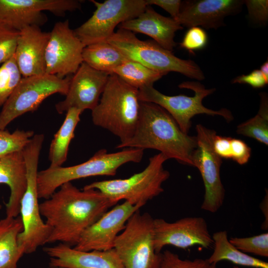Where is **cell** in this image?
Instances as JSON below:
<instances>
[{
    "label": "cell",
    "mask_w": 268,
    "mask_h": 268,
    "mask_svg": "<svg viewBox=\"0 0 268 268\" xmlns=\"http://www.w3.org/2000/svg\"><path fill=\"white\" fill-rule=\"evenodd\" d=\"M231 159L240 165L247 163L251 155V148L240 139L231 138Z\"/></svg>",
    "instance_id": "cell-36"
},
{
    "label": "cell",
    "mask_w": 268,
    "mask_h": 268,
    "mask_svg": "<svg viewBox=\"0 0 268 268\" xmlns=\"http://www.w3.org/2000/svg\"><path fill=\"white\" fill-rule=\"evenodd\" d=\"M19 34V31L0 23V65L14 56Z\"/></svg>",
    "instance_id": "cell-33"
},
{
    "label": "cell",
    "mask_w": 268,
    "mask_h": 268,
    "mask_svg": "<svg viewBox=\"0 0 268 268\" xmlns=\"http://www.w3.org/2000/svg\"><path fill=\"white\" fill-rule=\"evenodd\" d=\"M158 268H217L216 265L210 263L207 259L196 258L182 259L177 254L169 250L162 253Z\"/></svg>",
    "instance_id": "cell-32"
},
{
    "label": "cell",
    "mask_w": 268,
    "mask_h": 268,
    "mask_svg": "<svg viewBox=\"0 0 268 268\" xmlns=\"http://www.w3.org/2000/svg\"><path fill=\"white\" fill-rule=\"evenodd\" d=\"M22 230L20 216H6L0 220V268H17L24 254L18 244V236Z\"/></svg>",
    "instance_id": "cell-23"
},
{
    "label": "cell",
    "mask_w": 268,
    "mask_h": 268,
    "mask_svg": "<svg viewBox=\"0 0 268 268\" xmlns=\"http://www.w3.org/2000/svg\"><path fill=\"white\" fill-rule=\"evenodd\" d=\"M46 54V73L65 78L74 74L83 63L85 46L68 20L57 22L50 32Z\"/></svg>",
    "instance_id": "cell-13"
},
{
    "label": "cell",
    "mask_w": 268,
    "mask_h": 268,
    "mask_svg": "<svg viewBox=\"0 0 268 268\" xmlns=\"http://www.w3.org/2000/svg\"><path fill=\"white\" fill-rule=\"evenodd\" d=\"M110 75L83 62L71 77L65 99L56 104L57 112L63 114L71 108L82 112L93 109L99 101Z\"/></svg>",
    "instance_id": "cell-17"
},
{
    "label": "cell",
    "mask_w": 268,
    "mask_h": 268,
    "mask_svg": "<svg viewBox=\"0 0 268 268\" xmlns=\"http://www.w3.org/2000/svg\"><path fill=\"white\" fill-rule=\"evenodd\" d=\"M51 268H123L114 249L81 251L67 245L44 247Z\"/></svg>",
    "instance_id": "cell-19"
},
{
    "label": "cell",
    "mask_w": 268,
    "mask_h": 268,
    "mask_svg": "<svg viewBox=\"0 0 268 268\" xmlns=\"http://www.w3.org/2000/svg\"><path fill=\"white\" fill-rule=\"evenodd\" d=\"M112 73L138 90L146 86H153L154 82L165 75L131 60L116 67Z\"/></svg>",
    "instance_id": "cell-27"
},
{
    "label": "cell",
    "mask_w": 268,
    "mask_h": 268,
    "mask_svg": "<svg viewBox=\"0 0 268 268\" xmlns=\"http://www.w3.org/2000/svg\"><path fill=\"white\" fill-rule=\"evenodd\" d=\"M138 90L114 73L111 74L96 107L91 110L93 124L111 132L123 143L134 134L140 113Z\"/></svg>",
    "instance_id": "cell-3"
},
{
    "label": "cell",
    "mask_w": 268,
    "mask_h": 268,
    "mask_svg": "<svg viewBox=\"0 0 268 268\" xmlns=\"http://www.w3.org/2000/svg\"><path fill=\"white\" fill-rule=\"evenodd\" d=\"M22 78L14 54L0 66V107L3 106Z\"/></svg>",
    "instance_id": "cell-29"
},
{
    "label": "cell",
    "mask_w": 268,
    "mask_h": 268,
    "mask_svg": "<svg viewBox=\"0 0 268 268\" xmlns=\"http://www.w3.org/2000/svg\"><path fill=\"white\" fill-rule=\"evenodd\" d=\"M142 206L127 201L116 205L84 231L73 248L81 251L114 249L115 241L128 219Z\"/></svg>",
    "instance_id": "cell-16"
},
{
    "label": "cell",
    "mask_w": 268,
    "mask_h": 268,
    "mask_svg": "<svg viewBox=\"0 0 268 268\" xmlns=\"http://www.w3.org/2000/svg\"><path fill=\"white\" fill-rule=\"evenodd\" d=\"M261 104L258 113L237 127L238 134L253 138L266 145L268 144V99L261 93Z\"/></svg>",
    "instance_id": "cell-28"
},
{
    "label": "cell",
    "mask_w": 268,
    "mask_h": 268,
    "mask_svg": "<svg viewBox=\"0 0 268 268\" xmlns=\"http://www.w3.org/2000/svg\"><path fill=\"white\" fill-rule=\"evenodd\" d=\"M119 28L148 35L162 47L172 52L177 45L175 33L183 27L174 18L163 16L147 5L138 16L122 23Z\"/></svg>",
    "instance_id": "cell-21"
},
{
    "label": "cell",
    "mask_w": 268,
    "mask_h": 268,
    "mask_svg": "<svg viewBox=\"0 0 268 268\" xmlns=\"http://www.w3.org/2000/svg\"><path fill=\"white\" fill-rule=\"evenodd\" d=\"M244 5L240 0H188L182 1L175 19L182 26L217 29L224 18L239 13Z\"/></svg>",
    "instance_id": "cell-18"
},
{
    "label": "cell",
    "mask_w": 268,
    "mask_h": 268,
    "mask_svg": "<svg viewBox=\"0 0 268 268\" xmlns=\"http://www.w3.org/2000/svg\"><path fill=\"white\" fill-rule=\"evenodd\" d=\"M82 112L76 108H71L66 112L63 123L55 134L50 144L49 159L50 167L62 166L67 159L68 147L74 137V131L80 121Z\"/></svg>",
    "instance_id": "cell-24"
},
{
    "label": "cell",
    "mask_w": 268,
    "mask_h": 268,
    "mask_svg": "<svg viewBox=\"0 0 268 268\" xmlns=\"http://www.w3.org/2000/svg\"><path fill=\"white\" fill-rule=\"evenodd\" d=\"M147 5H157L167 12L175 19L177 17L182 3L180 0H146Z\"/></svg>",
    "instance_id": "cell-39"
},
{
    "label": "cell",
    "mask_w": 268,
    "mask_h": 268,
    "mask_svg": "<svg viewBox=\"0 0 268 268\" xmlns=\"http://www.w3.org/2000/svg\"><path fill=\"white\" fill-rule=\"evenodd\" d=\"M7 185L10 196L5 204L6 216L16 217L27 186V170L22 150L10 153L0 158V184Z\"/></svg>",
    "instance_id": "cell-22"
},
{
    "label": "cell",
    "mask_w": 268,
    "mask_h": 268,
    "mask_svg": "<svg viewBox=\"0 0 268 268\" xmlns=\"http://www.w3.org/2000/svg\"><path fill=\"white\" fill-rule=\"evenodd\" d=\"M168 158L159 153L149 159L146 168L126 179L94 182L83 189L97 190L117 203L122 200L133 205H144L164 191L163 183L170 177L164 168Z\"/></svg>",
    "instance_id": "cell-7"
},
{
    "label": "cell",
    "mask_w": 268,
    "mask_h": 268,
    "mask_svg": "<svg viewBox=\"0 0 268 268\" xmlns=\"http://www.w3.org/2000/svg\"><path fill=\"white\" fill-rule=\"evenodd\" d=\"M232 83L248 84L254 88L264 87L268 83L260 69L253 70L248 74H243L234 78Z\"/></svg>",
    "instance_id": "cell-37"
},
{
    "label": "cell",
    "mask_w": 268,
    "mask_h": 268,
    "mask_svg": "<svg viewBox=\"0 0 268 268\" xmlns=\"http://www.w3.org/2000/svg\"><path fill=\"white\" fill-rule=\"evenodd\" d=\"M260 71L262 73L266 82L268 83V62L267 61L261 67Z\"/></svg>",
    "instance_id": "cell-40"
},
{
    "label": "cell",
    "mask_w": 268,
    "mask_h": 268,
    "mask_svg": "<svg viewBox=\"0 0 268 268\" xmlns=\"http://www.w3.org/2000/svg\"><path fill=\"white\" fill-rule=\"evenodd\" d=\"M207 41L208 36L204 30L200 27H192L186 32L180 45L190 53H194L204 48Z\"/></svg>",
    "instance_id": "cell-34"
},
{
    "label": "cell",
    "mask_w": 268,
    "mask_h": 268,
    "mask_svg": "<svg viewBox=\"0 0 268 268\" xmlns=\"http://www.w3.org/2000/svg\"><path fill=\"white\" fill-rule=\"evenodd\" d=\"M106 41L118 49L129 60L165 75L174 71L197 80L205 78L202 69L195 61L178 58L155 41L141 40L130 31L119 28Z\"/></svg>",
    "instance_id": "cell-6"
},
{
    "label": "cell",
    "mask_w": 268,
    "mask_h": 268,
    "mask_svg": "<svg viewBox=\"0 0 268 268\" xmlns=\"http://www.w3.org/2000/svg\"><path fill=\"white\" fill-rule=\"evenodd\" d=\"M154 218L148 213L135 212L117 236L114 249L123 268H158L162 253L154 248Z\"/></svg>",
    "instance_id": "cell-8"
},
{
    "label": "cell",
    "mask_w": 268,
    "mask_h": 268,
    "mask_svg": "<svg viewBox=\"0 0 268 268\" xmlns=\"http://www.w3.org/2000/svg\"><path fill=\"white\" fill-rule=\"evenodd\" d=\"M178 86L181 88L193 90L194 95L188 96L180 94L168 96L161 93L153 86H148L138 89V99L140 101L153 103L163 108L186 134H188L192 126L191 119L196 115L220 116L228 122L233 119L231 112L227 109L213 110L202 104L203 99L212 94L215 90V88L206 89L198 81H185Z\"/></svg>",
    "instance_id": "cell-9"
},
{
    "label": "cell",
    "mask_w": 268,
    "mask_h": 268,
    "mask_svg": "<svg viewBox=\"0 0 268 268\" xmlns=\"http://www.w3.org/2000/svg\"><path fill=\"white\" fill-rule=\"evenodd\" d=\"M213 251L207 259L211 264L226 260L235 265L255 268H268V263L242 252L233 246L228 239L226 230L217 231L212 236Z\"/></svg>",
    "instance_id": "cell-25"
},
{
    "label": "cell",
    "mask_w": 268,
    "mask_h": 268,
    "mask_svg": "<svg viewBox=\"0 0 268 268\" xmlns=\"http://www.w3.org/2000/svg\"><path fill=\"white\" fill-rule=\"evenodd\" d=\"M34 135L32 131L17 129L10 133L0 130V158L10 153L22 150Z\"/></svg>",
    "instance_id": "cell-30"
},
{
    "label": "cell",
    "mask_w": 268,
    "mask_h": 268,
    "mask_svg": "<svg viewBox=\"0 0 268 268\" xmlns=\"http://www.w3.org/2000/svg\"><path fill=\"white\" fill-rule=\"evenodd\" d=\"M0 208H1V205H0Z\"/></svg>",
    "instance_id": "cell-42"
},
{
    "label": "cell",
    "mask_w": 268,
    "mask_h": 268,
    "mask_svg": "<svg viewBox=\"0 0 268 268\" xmlns=\"http://www.w3.org/2000/svg\"><path fill=\"white\" fill-rule=\"evenodd\" d=\"M197 145L196 136L184 133L165 109L153 103L140 101L139 117L134 134L116 148L155 149L168 159L193 166L192 155Z\"/></svg>",
    "instance_id": "cell-2"
},
{
    "label": "cell",
    "mask_w": 268,
    "mask_h": 268,
    "mask_svg": "<svg viewBox=\"0 0 268 268\" xmlns=\"http://www.w3.org/2000/svg\"><path fill=\"white\" fill-rule=\"evenodd\" d=\"M196 129L197 145L193 153L192 162L201 174L205 188L201 208L214 213L222 205L225 197L220 175L222 158L213 148V138L216 133L201 124H198Z\"/></svg>",
    "instance_id": "cell-12"
},
{
    "label": "cell",
    "mask_w": 268,
    "mask_h": 268,
    "mask_svg": "<svg viewBox=\"0 0 268 268\" xmlns=\"http://www.w3.org/2000/svg\"><path fill=\"white\" fill-rule=\"evenodd\" d=\"M229 241L242 252L261 257H268V232L249 237L232 238Z\"/></svg>",
    "instance_id": "cell-31"
},
{
    "label": "cell",
    "mask_w": 268,
    "mask_h": 268,
    "mask_svg": "<svg viewBox=\"0 0 268 268\" xmlns=\"http://www.w3.org/2000/svg\"><path fill=\"white\" fill-rule=\"evenodd\" d=\"M71 77L60 78L44 73L22 77L2 106L0 112V130H5L13 120L36 110L49 96L59 93L66 95Z\"/></svg>",
    "instance_id": "cell-10"
},
{
    "label": "cell",
    "mask_w": 268,
    "mask_h": 268,
    "mask_svg": "<svg viewBox=\"0 0 268 268\" xmlns=\"http://www.w3.org/2000/svg\"><path fill=\"white\" fill-rule=\"evenodd\" d=\"M78 0H0V23L20 31L29 26L40 27L47 20L44 11L62 16L80 9Z\"/></svg>",
    "instance_id": "cell-14"
},
{
    "label": "cell",
    "mask_w": 268,
    "mask_h": 268,
    "mask_svg": "<svg viewBox=\"0 0 268 268\" xmlns=\"http://www.w3.org/2000/svg\"><path fill=\"white\" fill-rule=\"evenodd\" d=\"M50 34L36 25L19 31L15 57L22 77L46 73L45 54Z\"/></svg>",
    "instance_id": "cell-20"
},
{
    "label": "cell",
    "mask_w": 268,
    "mask_h": 268,
    "mask_svg": "<svg viewBox=\"0 0 268 268\" xmlns=\"http://www.w3.org/2000/svg\"><path fill=\"white\" fill-rule=\"evenodd\" d=\"M232 137L217 135L213 138V148L215 152L221 158L231 159V140Z\"/></svg>",
    "instance_id": "cell-38"
},
{
    "label": "cell",
    "mask_w": 268,
    "mask_h": 268,
    "mask_svg": "<svg viewBox=\"0 0 268 268\" xmlns=\"http://www.w3.org/2000/svg\"><path fill=\"white\" fill-rule=\"evenodd\" d=\"M154 248L160 253L166 246L186 248L200 245L208 249L213 246V240L207 223L201 217H186L173 222L162 218L154 219Z\"/></svg>",
    "instance_id": "cell-15"
},
{
    "label": "cell",
    "mask_w": 268,
    "mask_h": 268,
    "mask_svg": "<svg viewBox=\"0 0 268 268\" xmlns=\"http://www.w3.org/2000/svg\"><path fill=\"white\" fill-rule=\"evenodd\" d=\"M248 11L249 18L256 24L265 25L268 20V0H244Z\"/></svg>",
    "instance_id": "cell-35"
},
{
    "label": "cell",
    "mask_w": 268,
    "mask_h": 268,
    "mask_svg": "<svg viewBox=\"0 0 268 268\" xmlns=\"http://www.w3.org/2000/svg\"><path fill=\"white\" fill-rule=\"evenodd\" d=\"M82 59L83 62L92 68L110 74L116 67L129 60L118 49L106 41L85 46Z\"/></svg>",
    "instance_id": "cell-26"
},
{
    "label": "cell",
    "mask_w": 268,
    "mask_h": 268,
    "mask_svg": "<svg viewBox=\"0 0 268 268\" xmlns=\"http://www.w3.org/2000/svg\"><path fill=\"white\" fill-rule=\"evenodd\" d=\"M232 268H240L238 266H234Z\"/></svg>",
    "instance_id": "cell-41"
},
{
    "label": "cell",
    "mask_w": 268,
    "mask_h": 268,
    "mask_svg": "<svg viewBox=\"0 0 268 268\" xmlns=\"http://www.w3.org/2000/svg\"><path fill=\"white\" fill-rule=\"evenodd\" d=\"M44 134H35L22 150L27 170V186L20 203L23 230L18 236L24 254L35 252L47 243L51 229L42 219L37 193V176Z\"/></svg>",
    "instance_id": "cell-5"
},
{
    "label": "cell",
    "mask_w": 268,
    "mask_h": 268,
    "mask_svg": "<svg viewBox=\"0 0 268 268\" xmlns=\"http://www.w3.org/2000/svg\"><path fill=\"white\" fill-rule=\"evenodd\" d=\"M117 203L97 190H80L70 182L63 184L39 204L51 229L47 243L75 246L84 231Z\"/></svg>",
    "instance_id": "cell-1"
},
{
    "label": "cell",
    "mask_w": 268,
    "mask_h": 268,
    "mask_svg": "<svg viewBox=\"0 0 268 268\" xmlns=\"http://www.w3.org/2000/svg\"><path fill=\"white\" fill-rule=\"evenodd\" d=\"M96 7L92 15L73 30L85 47L107 41L122 23L138 16L145 9L146 0H90Z\"/></svg>",
    "instance_id": "cell-11"
},
{
    "label": "cell",
    "mask_w": 268,
    "mask_h": 268,
    "mask_svg": "<svg viewBox=\"0 0 268 268\" xmlns=\"http://www.w3.org/2000/svg\"><path fill=\"white\" fill-rule=\"evenodd\" d=\"M143 154L144 150L139 148H124L114 153L101 149L82 163L68 167H49L38 171V198L47 199L63 184L74 180L96 176H114L123 165L140 162Z\"/></svg>",
    "instance_id": "cell-4"
}]
</instances>
